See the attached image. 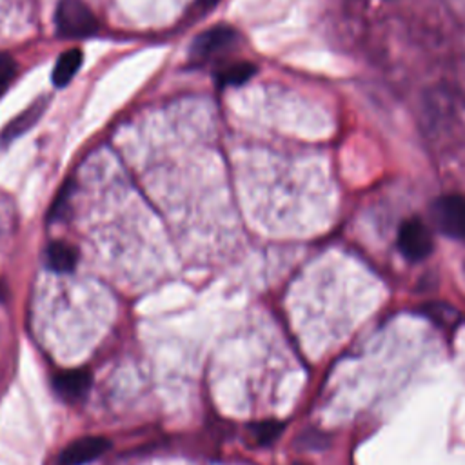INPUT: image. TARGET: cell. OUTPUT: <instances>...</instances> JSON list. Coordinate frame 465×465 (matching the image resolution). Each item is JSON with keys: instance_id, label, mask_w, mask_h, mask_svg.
<instances>
[{"instance_id": "6", "label": "cell", "mask_w": 465, "mask_h": 465, "mask_svg": "<svg viewBox=\"0 0 465 465\" xmlns=\"http://www.w3.org/2000/svg\"><path fill=\"white\" fill-rule=\"evenodd\" d=\"M49 104L47 96H40L36 98L29 107H25L20 114H16L0 133V145H7L13 140H16L18 136H22L24 133H27L44 114L45 107Z\"/></svg>"}, {"instance_id": "1", "label": "cell", "mask_w": 465, "mask_h": 465, "mask_svg": "<svg viewBox=\"0 0 465 465\" xmlns=\"http://www.w3.org/2000/svg\"><path fill=\"white\" fill-rule=\"evenodd\" d=\"M56 31L64 38L93 36L100 24L84 0H60L54 11Z\"/></svg>"}, {"instance_id": "4", "label": "cell", "mask_w": 465, "mask_h": 465, "mask_svg": "<svg viewBox=\"0 0 465 465\" xmlns=\"http://www.w3.org/2000/svg\"><path fill=\"white\" fill-rule=\"evenodd\" d=\"M396 243L400 252L411 262H420L427 258L434 249V242L429 227L416 216L401 222L398 229Z\"/></svg>"}, {"instance_id": "3", "label": "cell", "mask_w": 465, "mask_h": 465, "mask_svg": "<svg viewBox=\"0 0 465 465\" xmlns=\"http://www.w3.org/2000/svg\"><path fill=\"white\" fill-rule=\"evenodd\" d=\"M240 35L231 25H214L202 31L191 44V58L196 62H207L218 56H225L236 47Z\"/></svg>"}, {"instance_id": "14", "label": "cell", "mask_w": 465, "mask_h": 465, "mask_svg": "<svg viewBox=\"0 0 465 465\" xmlns=\"http://www.w3.org/2000/svg\"><path fill=\"white\" fill-rule=\"evenodd\" d=\"M296 465H303V463H296Z\"/></svg>"}, {"instance_id": "7", "label": "cell", "mask_w": 465, "mask_h": 465, "mask_svg": "<svg viewBox=\"0 0 465 465\" xmlns=\"http://www.w3.org/2000/svg\"><path fill=\"white\" fill-rule=\"evenodd\" d=\"M89 381H91V376L87 371L69 369L54 374L53 387L65 400H80L85 394Z\"/></svg>"}, {"instance_id": "5", "label": "cell", "mask_w": 465, "mask_h": 465, "mask_svg": "<svg viewBox=\"0 0 465 465\" xmlns=\"http://www.w3.org/2000/svg\"><path fill=\"white\" fill-rule=\"evenodd\" d=\"M111 447L104 436H84L69 443L58 456V465H85L102 456Z\"/></svg>"}, {"instance_id": "2", "label": "cell", "mask_w": 465, "mask_h": 465, "mask_svg": "<svg viewBox=\"0 0 465 465\" xmlns=\"http://www.w3.org/2000/svg\"><path fill=\"white\" fill-rule=\"evenodd\" d=\"M430 216L440 232L465 240V196L456 193L438 196L430 205Z\"/></svg>"}, {"instance_id": "13", "label": "cell", "mask_w": 465, "mask_h": 465, "mask_svg": "<svg viewBox=\"0 0 465 465\" xmlns=\"http://www.w3.org/2000/svg\"><path fill=\"white\" fill-rule=\"evenodd\" d=\"M220 0H196L194 2V11L196 13H207V11H211V9H214V5L218 4Z\"/></svg>"}, {"instance_id": "8", "label": "cell", "mask_w": 465, "mask_h": 465, "mask_svg": "<svg viewBox=\"0 0 465 465\" xmlns=\"http://www.w3.org/2000/svg\"><path fill=\"white\" fill-rule=\"evenodd\" d=\"M82 60H84V54L76 47L62 53L60 58L54 64V69H53V84L56 87L67 85L73 80V76L76 74V71L80 69Z\"/></svg>"}, {"instance_id": "12", "label": "cell", "mask_w": 465, "mask_h": 465, "mask_svg": "<svg viewBox=\"0 0 465 465\" xmlns=\"http://www.w3.org/2000/svg\"><path fill=\"white\" fill-rule=\"evenodd\" d=\"M16 74V62L9 54H0V94L7 89Z\"/></svg>"}, {"instance_id": "11", "label": "cell", "mask_w": 465, "mask_h": 465, "mask_svg": "<svg viewBox=\"0 0 465 465\" xmlns=\"http://www.w3.org/2000/svg\"><path fill=\"white\" fill-rule=\"evenodd\" d=\"M254 438L258 443H271L278 438V434L283 430V423L274 421V420H267V421H260L258 425H254Z\"/></svg>"}, {"instance_id": "9", "label": "cell", "mask_w": 465, "mask_h": 465, "mask_svg": "<svg viewBox=\"0 0 465 465\" xmlns=\"http://www.w3.org/2000/svg\"><path fill=\"white\" fill-rule=\"evenodd\" d=\"M47 258V265L56 271V272H71L76 265L78 260V252L73 245L65 243V242H53L47 247L45 252Z\"/></svg>"}, {"instance_id": "10", "label": "cell", "mask_w": 465, "mask_h": 465, "mask_svg": "<svg viewBox=\"0 0 465 465\" xmlns=\"http://www.w3.org/2000/svg\"><path fill=\"white\" fill-rule=\"evenodd\" d=\"M256 73V65L251 62H232L218 71V82L222 85H242Z\"/></svg>"}]
</instances>
